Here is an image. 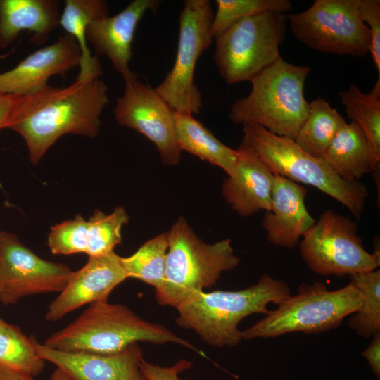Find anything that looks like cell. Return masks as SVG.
Returning <instances> with one entry per match:
<instances>
[{"label": "cell", "mask_w": 380, "mask_h": 380, "mask_svg": "<svg viewBox=\"0 0 380 380\" xmlns=\"http://www.w3.org/2000/svg\"><path fill=\"white\" fill-rule=\"evenodd\" d=\"M350 278L362 293L363 300L348 325L358 336L369 338L380 333V270L354 274Z\"/></svg>", "instance_id": "28"}, {"label": "cell", "mask_w": 380, "mask_h": 380, "mask_svg": "<svg viewBox=\"0 0 380 380\" xmlns=\"http://www.w3.org/2000/svg\"><path fill=\"white\" fill-rule=\"evenodd\" d=\"M310 71L308 65L291 64L281 58L250 81L249 94L232 105L230 120L254 123L295 140L308 113L304 86Z\"/></svg>", "instance_id": "4"}, {"label": "cell", "mask_w": 380, "mask_h": 380, "mask_svg": "<svg viewBox=\"0 0 380 380\" xmlns=\"http://www.w3.org/2000/svg\"><path fill=\"white\" fill-rule=\"evenodd\" d=\"M19 98L0 91V129L8 127Z\"/></svg>", "instance_id": "34"}, {"label": "cell", "mask_w": 380, "mask_h": 380, "mask_svg": "<svg viewBox=\"0 0 380 380\" xmlns=\"http://www.w3.org/2000/svg\"><path fill=\"white\" fill-rule=\"evenodd\" d=\"M243 132L239 147L253 153L274 175L317 189L347 208L357 220L360 219L369 195L366 184L342 179L322 159L302 150L294 140L258 125L244 123Z\"/></svg>", "instance_id": "5"}, {"label": "cell", "mask_w": 380, "mask_h": 380, "mask_svg": "<svg viewBox=\"0 0 380 380\" xmlns=\"http://www.w3.org/2000/svg\"><path fill=\"white\" fill-rule=\"evenodd\" d=\"M363 296L351 281L329 290L322 282L301 284L296 295L283 300L273 310L247 329L243 339L276 338L286 334H318L338 327L361 307Z\"/></svg>", "instance_id": "7"}, {"label": "cell", "mask_w": 380, "mask_h": 380, "mask_svg": "<svg viewBox=\"0 0 380 380\" xmlns=\"http://www.w3.org/2000/svg\"><path fill=\"white\" fill-rule=\"evenodd\" d=\"M372 341L361 355L367 361L373 374L380 377V333L372 336Z\"/></svg>", "instance_id": "33"}, {"label": "cell", "mask_w": 380, "mask_h": 380, "mask_svg": "<svg viewBox=\"0 0 380 380\" xmlns=\"http://www.w3.org/2000/svg\"><path fill=\"white\" fill-rule=\"evenodd\" d=\"M193 366L191 361L181 359L169 367H162L148 362L144 359L140 363V369L146 380H180L179 374ZM221 380H231L229 379Z\"/></svg>", "instance_id": "32"}, {"label": "cell", "mask_w": 380, "mask_h": 380, "mask_svg": "<svg viewBox=\"0 0 380 380\" xmlns=\"http://www.w3.org/2000/svg\"><path fill=\"white\" fill-rule=\"evenodd\" d=\"M50 380H72L63 371L56 367L51 376Z\"/></svg>", "instance_id": "36"}, {"label": "cell", "mask_w": 380, "mask_h": 380, "mask_svg": "<svg viewBox=\"0 0 380 380\" xmlns=\"http://www.w3.org/2000/svg\"><path fill=\"white\" fill-rule=\"evenodd\" d=\"M114 116L118 124L153 142L164 164L172 165L180 161L175 110L155 88L139 81L137 75L125 81L124 93L116 101Z\"/></svg>", "instance_id": "13"}, {"label": "cell", "mask_w": 380, "mask_h": 380, "mask_svg": "<svg viewBox=\"0 0 380 380\" xmlns=\"http://www.w3.org/2000/svg\"><path fill=\"white\" fill-rule=\"evenodd\" d=\"M175 134L179 150L222 168L228 176L235 168L238 153L218 140L192 114L175 111Z\"/></svg>", "instance_id": "22"}, {"label": "cell", "mask_w": 380, "mask_h": 380, "mask_svg": "<svg viewBox=\"0 0 380 380\" xmlns=\"http://www.w3.org/2000/svg\"><path fill=\"white\" fill-rule=\"evenodd\" d=\"M235 168L224 179L222 196L243 217L271 209L274 174L253 153L239 147Z\"/></svg>", "instance_id": "19"}, {"label": "cell", "mask_w": 380, "mask_h": 380, "mask_svg": "<svg viewBox=\"0 0 380 380\" xmlns=\"http://www.w3.org/2000/svg\"><path fill=\"white\" fill-rule=\"evenodd\" d=\"M291 295L289 285L264 274L255 284L237 291H205L177 308L178 326L194 330L206 343L233 347L242 340L239 322L253 314L268 313L270 303L278 305Z\"/></svg>", "instance_id": "3"}, {"label": "cell", "mask_w": 380, "mask_h": 380, "mask_svg": "<svg viewBox=\"0 0 380 380\" xmlns=\"http://www.w3.org/2000/svg\"><path fill=\"white\" fill-rule=\"evenodd\" d=\"M81 53L73 37L64 34L53 44L37 49L15 68L0 73V91L19 96L46 87L53 75L63 77L80 65Z\"/></svg>", "instance_id": "15"}, {"label": "cell", "mask_w": 380, "mask_h": 380, "mask_svg": "<svg viewBox=\"0 0 380 380\" xmlns=\"http://www.w3.org/2000/svg\"><path fill=\"white\" fill-rule=\"evenodd\" d=\"M44 360L55 365L72 380H146L140 369L143 352L137 343L113 354L66 352L35 341Z\"/></svg>", "instance_id": "17"}, {"label": "cell", "mask_w": 380, "mask_h": 380, "mask_svg": "<svg viewBox=\"0 0 380 380\" xmlns=\"http://www.w3.org/2000/svg\"><path fill=\"white\" fill-rule=\"evenodd\" d=\"M0 302L12 305L40 293H61L73 271L66 265L45 260L16 235L0 231Z\"/></svg>", "instance_id": "12"}, {"label": "cell", "mask_w": 380, "mask_h": 380, "mask_svg": "<svg viewBox=\"0 0 380 380\" xmlns=\"http://www.w3.org/2000/svg\"><path fill=\"white\" fill-rule=\"evenodd\" d=\"M139 341L175 343L205 357L163 325L144 320L127 306L108 300L89 304L72 322L53 333L43 344L61 351L106 355L120 352Z\"/></svg>", "instance_id": "2"}, {"label": "cell", "mask_w": 380, "mask_h": 380, "mask_svg": "<svg viewBox=\"0 0 380 380\" xmlns=\"http://www.w3.org/2000/svg\"><path fill=\"white\" fill-rule=\"evenodd\" d=\"M295 38L315 51L354 57L369 53L371 37L358 0H316L306 10L286 15Z\"/></svg>", "instance_id": "10"}, {"label": "cell", "mask_w": 380, "mask_h": 380, "mask_svg": "<svg viewBox=\"0 0 380 380\" xmlns=\"http://www.w3.org/2000/svg\"><path fill=\"white\" fill-rule=\"evenodd\" d=\"M106 1L103 0H65L59 26L76 40L81 53L77 80L99 77L103 72L98 56H93L87 46L86 30L94 19L108 15Z\"/></svg>", "instance_id": "23"}, {"label": "cell", "mask_w": 380, "mask_h": 380, "mask_svg": "<svg viewBox=\"0 0 380 380\" xmlns=\"http://www.w3.org/2000/svg\"><path fill=\"white\" fill-rule=\"evenodd\" d=\"M357 224L348 217L327 209L303 234L298 246L300 255L313 272L343 277L377 270L379 248H365Z\"/></svg>", "instance_id": "9"}, {"label": "cell", "mask_w": 380, "mask_h": 380, "mask_svg": "<svg viewBox=\"0 0 380 380\" xmlns=\"http://www.w3.org/2000/svg\"><path fill=\"white\" fill-rule=\"evenodd\" d=\"M129 220L126 210L117 206L110 214L94 210L88 221L89 257L98 256L114 251L122 242L121 230Z\"/></svg>", "instance_id": "30"}, {"label": "cell", "mask_w": 380, "mask_h": 380, "mask_svg": "<svg viewBox=\"0 0 380 380\" xmlns=\"http://www.w3.org/2000/svg\"><path fill=\"white\" fill-rule=\"evenodd\" d=\"M160 4L159 0H134L120 13L96 18L87 27V40L97 54L109 59L125 81L137 76L129 64L137 25L147 11L156 13Z\"/></svg>", "instance_id": "16"}, {"label": "cell", "mask_w": 380, "mask_h": 380, "mask_svg": "<svg viewBox=\"0 0 380 380\" xmlns=\"http://www.w3.org/2000/svg\"><path fill=\"white\" fill-rule=\"evenodd\" d=\"M1 242H0V264H1Z\"/></svg>", "instance_id": "37"}, {"label": "cell", "mask_w": 380, "mask_h": 380, "mask_svg": "<svg viewBox=\"0 0 380 380\" xmlns=\"http://www.w3.org/2000/svg\"><path fill=\"white\" fill-rule=\"evenodd\" d=\"M285 13L267 12L242 19L215 38L214 59L227 84L251 81L281 58Z\"/></svg>", "instance_id": "8"}, {"label": "cell", "mask_w": 380, "mask_h": 380, "mask_svg": "<svg viewBox=\"0 0 380 380\" xmlns=\"http://www.w3.org/2000/svg\"><path fill=\"white\" fill-rule=\"evenodd\" d=\"M214 14L208 0H186L179 15L177 55L171 70L155 89L175 112L198 113L201 93L194 83L198 58L211 44Z\"/></svg>", "instance_id": "11"}, {"label": "cell", "mask_w": 380, "mask_h": 380, "mask_svg": "<svg viewBox=\"0 0 380 380\" xmlns=\"http://www.w3.org/2000/svg\"><path fill=\"white\" fill-rule=\"evenodd\" d=\"M61 3L57 0H0V49H6L27 30L31 43L42 45L59 26Z\"/></svg>", "instance_id": "20"}, {"label": "cell", "mask_w": 380, "mask_h": 380, "mask_svg": "<svg viewBox=\"0 0 380 380\" xmlns=\"http://www.w3.org/2000/svg\"><path fill=\"white\" fill-rule=\"evenodd\" d=\"M0 380H35L34 376L25 373L0 366Z\"/></svg>", "instance_id": "35"}, {"label": "cell", "mask_w": 380, "mask_h": 380, "mask_svg": "<svg viewBox=\"0 0 380 380\" xmlns=\"http://www.w3.org/2000/svg\"><path fill=\"white\" fill-rule=\"evenodd\" d=\"M165 281L156 293L162 305H178L215 284L223 272L236 267L239 258L230 239L204 243L184 217H179L167 232Z\"/></svg>", "instance_id": "6"}, {"label": "cell", "mask_w": 380, "mask_h": 380, "mask_svg": "<svg viewBox=\"0 0 380 380\" xmlns=\"http://www.w3.org/2000/svg\"><path fill=\"white\" fill-rule=\"evenodd\" d=\"M322 160L340 177L360 181L379 171L377 154L362 130L354 122H346L336 133Z\"/></svg>", "instance_id": "21"}, {"label": "cell", "mask_w": 380, "mask_h": 380, "mask_svg": "<svg viewBox=\"0 0 380 380\" xmlns=\"http://www.w3.org/2000/svg\"><path fill=\"white\" fill-rule=\"evenodd\" d=\"M217 11L211 24V34L215 39L234 23L267 12L285 13L291 10L289 0H217Z\"/></svg>", "instance_id": "29"}, {"label": "cell", "mask_w": 380, "mask_h": 380, "mask_svg": "<svg viewBox=\"0 0 380 380\" xmlns=\"http://www.w3.org/2000/svg\"><path fill=\"white\" fill-rule=\"evenodd\" d=\"M36 339L0 318V366L36 376L45 366L37 353Z\"/></svg>", "instance_id": "26"}, {"label": "cell", "mask_w": 380, "mask_h": 380, "mask_svg": "<svg viewBox=\"0 0 380 380\" xmlns=\"http://www.w3.org/2000/svg\"><path fill=\"white\" fill-rule=\"evenodd\" d=\"M346 122L338 111L322 97L309 103L306 119L294 141L310 156L322 159L329 145Z\"/></svg>", "instance_id": "24"}, {"label": "cell", "mask_w": 380, "mask_h": 380, "mask_svg": "<svg viewBox=\"0 0 380 380\" xmlns=\"http://www.w3.org/2000/svg\"><path fill=\"white\" fill-rule=\"evenodd\" d=\"M167 232L160 234L144 243L134 254L121 257L122 266L129 277L146 282L157 291L165 281Z\"/></svg>", "instance_id": "27"}, {"label": "cell", "mask_w": 380, "mask_h": 380, "mask_svg": "<svg viewBox=\"0 0 380 380\" xmlns=\"http://www.w3.org/2000/svg\"><path fill=\"white\" fill-rule=\"evenodd\" d=\"M128 278L121 257L114 251L89 257L73 272L67 285L49 305L46 320L56 322L86 304L108 300L111 291Z\"/></svg>", "instance_id": "14"}, {"label": "cell", "mask_w": 380, "mask_h": 380, "mask_svg": "<svg viewBox=\"0 0 380 380\" xmlns=\"http://www.w3.org/2000/svg\"><path fill=\"white\" fill-rule=\"evenodd\" d=\"M108 90L99 77L75 80L63 88L47 85L20 96L7 129L22 137L30 162L37 165L62 136L71 134L93 139L99 134L100 116L109 102Z\"/></svg>", "instance_id": "1"}, {"label": "cell", "mask_w": 380, "mask_h": 380, "mask_svg": "<svg viewBox=\"0 0 380 380\" xmlns=\"http://www.w3.org/2000/svg\"><path fill=\"white\" fill-rule=\"evenodd\" d=\"M358 10L362 20L370 33L369 53L380 77V1L358 0Z\"/></svg>", "instance_id": "31"}, {"label": "cell", "mask_w": 380, "mask_h": 380, "mask_svg": "<svg viewBox=\"0 0 380 380\" xmlns=\"http://www.w3.org/2000/svg\"><path fill=\"white\" fill-rule=\"evenodd\" d=\"M307 193L302 184L274 175L271 209L265 213L262 220L271 244L293 249L315 223L305 205Z\"/></svg>", "instance_id": "18"}, {"label": "cell", "mask_w": 380, "mask_h": 380, "mask_svg": "<svg viewBox=\"0 0 380 380\" xmlns=\"http://www.w3.org/2000/svg\"><path fill=\"white\" fill-rule=\"evenodd\" d=\"M338 95L348 117L359 126L380 156V77L368 93L352 84Z\"/></svg>", "instance_id": "25"}]
</instances>
